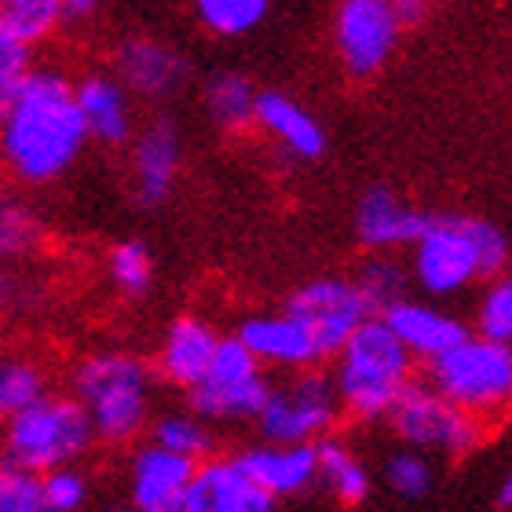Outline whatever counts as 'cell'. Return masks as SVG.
<instances>
[{
    "label": "cell",
    "instance_id": "cell-1",
    "mask_svg": "<svg viewBox=\"0 0 512 512\" xmlns=\"http://www.w3.org/2000/svg\"><path fill=\"white\" fill-rule=\"evenodd\" d=\"M88 143L77 110L74 81L37 66L19 85L0 92V165H8L22 183L59 180Z\"/></svg>",
    "mask_w": 512,
    "mask_h": 512
},
{
    "label": "cell",
    "instance_id": "cell-2",
    "mask_svg": "<svg viewBox=\"0 0 512 512\" xmlns=\"http://www.w3.org/2000/svg\"><path fill=\"white\" fill-rule=\"evenodd\" d=\"M509 238L476 216H432L414 242V282L432 297H454L476 278H502Z\"/></svg>",
    "mask_w": 512,
    "mask_h": 512
},
{
    "label": "cell",
    "instance_id": "cell-3",
    "mask_svg": "<svg viewBox=\"0 0 512 512\" xmlns=\"http://www.w3.org/2000/svg\"><path fill=\"white\" fill-rule=\"evenodd\" d=\"M330 377L341 414L355 421H384L403 388L414 381V359L384 319H366L337 355V370Z\"/></svg>",
    "mask_w": 512,
    "mask_h": 512
},
{
    "label": "cell",
    "instance_id": "cell-4",
    "mask_svg": "<svg viewBox=\"0 0 512 512\" xmlns=\"http://www.w3.org/2000/svg\"><path fill=\"white\" fill-rule=\"evenodd\" d=\"M428 384L491 432L512 417V348L469 333L454 352L428 363Z\"/></svg>",
    "mask_w": 512,
    "mask_h": 512
},
{
    "label": "cell",
    "instance_id": "cell-5",
    "mask_svg": "<svg viewBox=\"0 0 512 512\" xmlns=\"http://www.w3.org/2000/svg\"><path fill=\"white\" fill-rule=\"evenodd\" d=\"M92 439L96 432H92L85 406L70 395L44 392L22 414L4 421V439H0L4 458L0 461L33 472V476H48L55 469H70Z\"/></svg>",
    "mask_w": 512,
    "mask_h": 512
},
{
    "label": "cell",
    "instance_id": "cell-6",
    "mask_svg": "<svg viewBox=\"0 0 512 512\" xmlns=\"http://www.w3.org/2000/svg\"><path fill=\"white\" fill-rule=\"evenodd\" d=\"M77 403L103 443H128L150 417V370L128 352H96L74 374Z\"/></svg>",
    "mask_w": 512,
    "mask_h": 512
},
{
    "label": "cell",
    "instance_id": "cell-7",
    "mask_svg": "<svg viewBox=\"0 0 512 512\" xmlns=\"http://www.w3.org/2000/svg\"><path fill=\"white\" fill-rule=\"evenodd\" d=\"M341 421V403L333 392V377L322 370H300L286 384H271L267 406L256 425L271 447H319Z\"/></svg>",
    "mask_w": 512,
    "mask_h": 512
},
{
    "label": "cell",
    "instance_id": "cell-8",
    "mask_svg": "<svg viewBox=\"0 0 512 512\" xmlns=\"http://www.w3.org/2000/svg\"><path fill=\"white\" fill-rule=\"evenodd\" d=\"M392 432L403 439L406 450H436L447 458H469L472 450L483 447V439L491 436L480 421H472L469 414H461L458 406H450L443 395L425 381H410L403 395L395 399V406L384 417Z\"/></svg>",
    "mask_w": 512,
    "mask_h": 512
},
{
    "label": "cell",
    "instance_id": "cell-9",
    "mask_svg": "<svg viewBox=\"0 0 512 512\" xmlns=\"http://www.w3.org/2000/svg\"><path fill=\"white\" fill-rule=\"evenodd\" d=\"M267 395H271V381L264 366L235 337H224L209 374L187 392V403H191V414L202 417L205 425L209 421H256L267 406Z\"/></svg>",
    "mask_w": 512,
    "mask_h": 512
},
{
    "label": "cell",
    "instance_id": "cell-10",
    "mask_svg": "<svg viewBox=\"0 0 512 512\" xmlns=\"http://www.w3.org/2000/svg\"><path fill=\"white\" fill-rule=\"evenodd\" d=\"M286 315L308 333L319 359L341 355L344 344L359 333V326L374 319L366 311L359 289L352 286V278H315L308 286H300L286 300Z\"/></svg>",
    "mask_w": 512,
    "mask_h": 512
},
{
    "label": "cell",
    "instance_id": "cell-11",
    "mask_svg": "<svg viewBox=\"0 0 512 512\" xmlns=\"http://www.w3.org/2000/svg\"><path fill=\"white\" fill-rule=\"evenodd\" d=\"M399 33L403 26L388 0H344L333 19L337 55L352 77H374L377 70H384Z\"/></svg>",
    "mask_w": 512,
    "mask_h": 512
},
{
    "label": "cell",
    "instance_id": "cell-12",
    "mask_svg": "<svg viewBox=\"0 0 512 512\" xmlns=\"http://www.w3.org/2000/svg\"><path fill=\"white\" fill-rule=\"evenodd\" d=\"M191 77V63L176 44L132 33L114 48V81L125 92L143 99H169L176 96Z\"/></svg>",
    "mask_w": 512,
    "mask_h": 512
},
{
    "label": "cell",
    "instance_id": "cell-13",
    "mask_svg": "<svg viewBox=\"0 0 512 512\" xmlns=\"http://www.w3.org/2000/svg\"><path fill=\"white\" fill-rule=\"evenodd\" d=\"M180 128L172 118H154L132 143V194L143 209H154L172 194L180 176Z\"/></svg>",
    "mask_w": 512,
    "mask_h": 512
},
{
    "label": "cell",
    "instance_id": "cell-14",
    "mask_svg": "<svg viewBox=\"0 0 512 512\" xmlns=\"http://www.w3.org/2000/svg\"><path fill=\"white\" fill-rule=\"evenodd\" d=\"M183 512H275V498L260 491L235 458H209L194 469Z\"/></svg>",
    "mask_w": 512,
    "mask_h": 512
},
{
    "label": "cell",
    "instance_id": "cell-15",
    "mask_svg": "<svg viewBox=\"0 0 512 512\" xmlns=\"http://www.w3.org/2000/svg\"><path fill=\"white\" fill-rule=\"evenodd\" d=\"M428 220L432 216L406 205L388 187H370L355 209V235L370 253H395L403 246H414L425 235Z\"/></svg>",
    "mask_w": 512,
    "mask_h": 512
},
{
    "label": "cell",
    "instance_id": "cell-16",
    "mask_svg": "<svg viewBox=\"0 0 512 512\" xmlns=\"http://www.w3.org/2000/svg\"><path fill=\"white\" fill-rule=\"evenodd\" d=\"M384 326L395 333V341L403 344L410 359H425V363H436L447 352H454L465 337H469V326L447 311L432 308V304H421V300H399L392 311L381 315Z\"/></svg>",
    "mask_w": 512,
    "mask_h": 512
},
{
    "label": "cell",
    "instance_id": "cell-17",
    "mask_svg": "<svg viewBox=\"0 0 512 512\" xmlns=\"http://www.w3.org/2000/svg\"><path fill=\"white\" fill-rule=\"evenodd\" d=\"M235 341L253 355L256 363L271 366V370L300 374V370H311V366L319 363L315 344L308 341V333L300 330L286 311L282 315H249L238 326Z\"/></svg>",
    "mask_w": 512,
    "mask_h": 512
},
{
    "label": "cell",
    "instance_id": "cell-18",
    "mask_svg": "<svg viewBox=\"0 0 512 512\" xmlns=\"http://www.w3.org/2000/svg\"><path fill=\"white\" fill-rule=\"evenodd\" d=\"M238 469L249 480L267 491L271 498H289V494L308 491L319 480V447H271V443H256L235 454Z\"/></svg>",
    "mask_w": 512,
    "mask_h": 512
},
{
    "label": "cell",
    "instance_id": "cell-19",
    "mask_svg": "<svg viewBox=\"0 0 512 512\" xmlns=\"http://www.w3.org/2000/svg\"><path fill=\"white\" fill-rule=\"evenodd\" d=\"M220 341H224V337H220L205 319H194V315L176 319L169 330H165V341H161V352H158L161 381H169V384H176V388H187V392H191L194 384L209 374Z\"/></svg>",
    "mask_w": 512,
    "mask_h": 512
},
{
    "label": "cell",
    "instance_id": "cell-20",
    "mask_svg": "<svg viewBox=\"0 0 512 512\" xmlns=\"http://www.w3.org/2000/svg\"><path fill=\"white\" fill-rule=\"evenodd\" d=\"M256 125L264 128L286 154L300 161H319L326 154L322 125L286 92H260L256 96Z\"/></svg>",
    "mask_w": 512,
    "mask_h": 512
},
{
    "label": "cell",
    "instance_id": "cell-21",
    "mask_svg": "<svg viewBox=\"0 0 512 512\" xmlns=\"http://www.w3.org/2000/svg\"><path fill=\"white\" fill-rule=\"evenodd\" d=\"M194 469L191 461L176 458L169 450L161 447H143L136 450V458H132V472H128V491H132V505L136 509H158V505H180L187 487L194 480Z\"/></svg>",
    "mask_w": 512,
    "mask_h": 512
},
{
    "label": "cell",
    "instance_id": "cell-22",
    "mask_svg": "<svg viewBox=\"0 0 512 512\" xmlns=\"http://www.w3.org/2000/svg\"><path fill=\"white\" fill-rule=\"evenodd\" d=\"M77 110L85 121L88 139H99L107 147H118L132 139V107L128 92L110 74H88L74 85Z\"/></svg>",
    "mask_w": 512,
    "mask_h": 512
},
{
    "label": "cell",
    "instance_id": "cell-23",
    "mask_svg": "<svg viewBox=\"0 0 512 512\" xmlns=\"http://www.w3.org/2000/svg\"><path fill=\"white\" fill-rule=\"evenodd\" d=\"M256 85L249 81L246 74H238V70H220L205 81V114L213 118V125L220 132H249L256 125Z\"/></svg>",
    "mask_w": 512,
    "mask_h": 512
},
{
    "label": "cell",
    "instance_id": "cell-24",
    "mask_svg": "<svg viewBox=\"0 0 512 512\" xmlns=\"http://www.w3.org/2000/svg\"><path fill=\"white\" fill-rule=\"evenodd\" d=\"M319 483L341 505H363L370 498V472L341 439L319 443Z\"/></svg>",
    "mask_w": 512,
    "mask_h": 512
},
{
    "label": "cell",
    "instance_id": "cell-25",
    "mask_svg": "<svg viewBox=\"0 0 512 512\" xmlns=\"http://www.w3.org/2000/svg\"><path fill=\"white\" fill-rule=\"evenodd\" d=\"M406 282L410 275L392 253H370L352 278V286L359 289V297L374 319H381L384 311H392L399 300H406Z\"/></svg>",
    "mask_w": 512,
    "mask_h": 512
},
{
    "label": "cell",
    "instance_id": "cell-26",
    "mask_svg": "<svg viewBox=\"0 0 512 512\" xmlns=\"http://www.w3.org/2000/svg\"><path fill=\"white\" fill-rule=\"evenodd\" d=\"M63 26V4L59 0H8L0 4V30L22 48L48 41Z\"/></svg>",
    "mask_w": 512,
    "mask_h": 512
},
{
    "label": "cell",
    "instance_id": "cell-27",
    "mask_svg": "<svg viewBox=\"0 0 512 512\" xmlns=\"http://www.w3.org/2000/svg\"><path fill=\"white\" fill-rule=\"evenodd\" d=\"M154 447L169 450V454L191 461V465H202L213 454V432H209V425H205L202 417L165 414L154 425Z\"/></svg>",
    "mask_w": 512,
    "mask_h": 512
},
{
    "label": "cell",
    "instance_id": "cell-28",
    "mask_svg": "<svg viewBox=\"0 0 512 512\" xmlns=\"http://www.w3.org/2000/svg\"><path fill=\"white\" fill-rule=\"evenodd\" d=\"M44 242V227L30 205L15 194L0 191V260L26 256Z\"/></svg>",
    "mask_w": 512,
    "mask_h": 512
},
{
    "label": "cell",
    "instance_id": "cell-29",
    "mask_svg": "<svg viewBox=\"0 0 512 512\" xmlns=\"http://www.w3.org/2000/svg\"><path fill=\"white\" fill-rule=\"evenodd\" d=\"M267 0H202L194 15L216 37H242L267 19Z\"/></svg>",
    "mask_w": 512,
    "mask_h": 512
},
{
    "label": "cell",
    "instance_id": "cell-30",
    "mask_svg": "<svg viewBox=\"0 0 512 512\" xmlns=\"http://www.w3.org/2000/svg\"><path fill=\"white\" fill-rule=\"evenodd\" d=\"M44 395L41 366L30 359H0V421H11Z\"/></svg>",
    "mask_w": 512,
    "mask_h": 512
},
{
    "label": "cell",
    "instance_id": "cell-31",
    "mask_svg": "<svg viewBox=\"0 0 512 512\" xmlns=\"http://www.w3.org/2000/svg\"><path fill=\"white\" fill-rule=\"evenodd\" d=\"M384 483H388L392 494H399L406 502H417V498H425L432 491L436 472H432V461L425 454H417V450H395L392 458L384 461Z\"/></svg>",
    "mask_w": 512,
    "mask_h": 512
},
{
    "label": "cell",
    "instance_id": "cell-32",
    "mask_svg": "<svg viewBox=\"0 0 512 512\" xmlns=\"http://www.w3.org/2000/svg\"><path fill=\"white\" fill-rule=\"evenodd\" d=\"M476 326H480L476 337L512 348V275L494 278L491 286L483 289L480 308H476Z\"/></svg>",
    "mask_w": 512,
    "mask_h": 512
},
{
    "label": "cell",
    "instance_id": "cell-33",
    "mask_svg": "<svg viewBox=\"0 0 512 512\" xmlns=\"http://www.w3.org/2000/svg\"><path fill=\"white\" fill-rule=\"evenodd\" d=\"M0 512H48L41 476L0 461Z\"/></svg>",
    "mask_w": 512,
    "mask_h": 512
},
{
    "label": "cell",
    "instance_id": "cell-34",
    "mask_svg": "<svg viewBox=\"0 0 512 512\" xmlns=\"http://www.w3.org/2000/svg\"><path fill=\"white\" fill-rule=\"evenodd\" d=\"M150 275H154V264H150V253L143 242L128 238L110 249V278L118 282V289L125 293H143L150 286Z\"/></svg>",
    "mask_w": 512,
    "mask_h": 512
},
{
    "label": "cell",
    "instance_id": "cell-35",
    "mask_svg": "<svg viewBox=\"0 0 512 512\" xmlns=\"http://www.w3.org/2000/svg\"><path fill=\"white\" fill-rule=\"evenodd\" d=\"M41 491L48 512H77L88 498V480L70 465V469H55L41 476Z\"/></svg>",
    "mask_w": 512,
    "mask_h": 512
},
{
    "label": "cell",
    "instance_id": "cell-36",
    "mask_svg": "<svg viewBox=\"0 0 512 512\" xmlns=\"http://www.w3.org/2000/svg\"><path fill=\"white\" fill-rule=\"evenodd\" d=\"M26 74H30V48H22L0 30V92L15 88Z\"/></svg>",
    "mask_w": 512,
    "mask_h": 512
},
{
    "label": "cell",
    "instance_id": "cell-37",
    "mask_svg": "<svg viewBox=\"0 0 512 512\" xmlns=\"http://www.w3.org/2000/svg\"><path fill=\"white\" fill-rule=\"evenodd\" d=\"M19 297H22L19 278L11 275V271H4V267H0V311L15 308V304H19Z\"/></svg>",
    "mask_w": 512,
    "mask_h": 512
},
{
    "label": "cell",
    "instance_id": "cell-38",
    "mask_svg": "<svg viewBox=\"0 0 512 512\" xmlns=\"http://www.w3.org/2000/svg\"><path fill=\"white\" fill-rule=\"evenodd\" d=\"M395 8V19H399V26H414V22H421L428 15L425 4H417V0H399V4H392Z\"/></svg>",
    "mask_w": 512,
    "mask_h": 512
},
{
    "label": "cell",
    "instance_id": "cell-39",
    "mask_svg": "<svg viewBox=\"0 0 512 512\" xmlns=\"http://www.w3.org/2000/svg\"><path fill=\"white\" fill-rule=\"evenodd\" d=\"M92 11H96V4H92V0H66V4H63V22H85V19H92Z\"/></svg>",
    "mask_w": 512,
    "mask_h": 512
},
{
    "label": "cell",
    "instance_id": "cell-40",
    "mask_svg": "<svg viewBox=\"0 0 512 512\" xmlns=\"http://www.w3.org/2000/svg\"><path fill=\"white\" fill-rule=\"evenodd\" d=\"M498 505H505V509L512 505V465L505 469L502 483H498Z\"/></svg>",
    "mask_w": 512,
    "mask_h": 512
},
{
    "label": "cell",
    "instance_id": "cell-41",
    "mask_svg": "<svg viewBox=\"0 0 512 512\" xmlns=\"http://www.w3.org/2000/svg\"><path fill=\"white\" fill-rule=\"evenodd\" d=\"M136 512H183V505H158V509H136Z\"/></svg>",
    "mask_w": 512,
    "mask_h": 512
},
{
    "label": "cell",
    "instance_id": "cell-42",
    "mask_svg": "<svg viewBox=\"0 0 512 512\" xmlns=\"http://www.w3.org/2000/svg\"><path fill=\"white\" fill-rule=\"evenodd\" d=\"M110 512H125V509H110Z\"/></svg>",
    "mask_w": 512,
    "mask_h": 512
}]
</instances>
